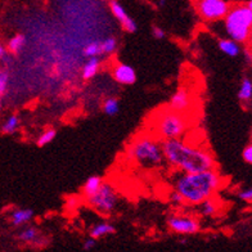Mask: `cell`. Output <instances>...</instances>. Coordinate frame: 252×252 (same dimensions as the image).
<instances>
[{"label": "cell", "instance_id": "obj_1", "mask_svg": "<svg viewBox=\"0 0 252 252\" xmlns=\"http://www.w3.org/2000/svg\"><path fill=\"white\" fill-rule=\"evenodd\" d=\"M166 163L184 174L203 173L216 169L215 157L207 148L194 146L184 138L162 140Z\"/></svg>", "mask_w": 252, "mask_h": 252}, {"label": "cell", "instance_id": "obj_2", "mask_svg": "<svg viewBox=\"0 0 252 252\" xmlns=\"http://www.w3.org/2000/svg\"><path fill=\"white\" fill-rule=\"evenodd\" d=\"M221 186V175L214 169L203 173H179L174 179L173 189L180 193L186 205L199 206L207 199L214 198Z\"/></svg>", "mask_w": 252, "mask_h": 252}, {"label": "cell", "instance_id": "obj_3", "mask_svg": "<svg viewBox=\"0 0 252 252\" xmlns=\"http://www.w3.org/2000/svg\"><path fill=\"white\" fill-rule=\"evenodd\" d=\"M126 156L130 162L144 169L161 167L165 161L162 140L151 131L138 134L127 144Z\"/></svg>", "mask_w": 252, "mask_h": 252}, {"label": "cell", "instance_id": "obj_4", "mask_svg": "<svg viewBox=\"0 0 252 252\" xmlns=\"http://www.w3.org/2000/svg\"><path fill=\"white\" fill-rule=\"evenodd\" d=\"M151 133L161 140L180 139L188 131V119L184 113L175 112L169 107L156 111L150 119Z\"/></svg>", "mask_w": 252, "mask_h": 252}, {"label": "cell", "instance_id": "obj_5", "mask_svg": "<svg viewBox=\"0 0 252 252\" xmlns=\"http://www.w3.org/2000/svg\"><path fill=\"white\" fill-rule=\"evenodd\" d=\"M224 30L229 39L249 44L252 40V10L247 4H234L224 18Z\"/></svg>", "mask_w": 252, "mask_h": 252}, {"label": "cell", "instance_id": "obj_6", "mask_svg": "<svg viewBox=\"0 0 252 252\" xmlns=\"http://www.w3.org/2000/svg\"><path fill=\"white\" fill-rule=\"evenodd\" d=\"M85 202L100 215H110L119 205V194L112 184L104 182L99 190L93 197L85 199Z\"/></svg>", "mask_w": 252, "mask_h": 252}, {"label": "cell", "instance_id": "obj_7", "mask_svg": "<svg viewBox=\"0 0 252 252\" xmlns=\"http://www.w3.org/2000/svg\"><path fill=\"white\" fill-rule=\"evenodd\" d=\"M232 5L226 0H197L196 9L206 22L224 21Z\"/></svg>", "mask_w": 252, "mask_h": 252}, {"label": "cell", "instance_id": "obj_8", "mask_svg": "<svg viewBox=\"0 0 252 252\" xmlns=\"http://www.w3.org/2000/svg\"><path fill=\"white\" fill-rule=\"evenodd\" d=\"M167 226L173 233L180 236H192L201 230L198 219L186 213H174L167 218Z\"/></svg>", "mask_w": 252, "mask_h": 252}, {"label": "cell", "instance_id": "obj_9", "mask_svg": "<svg viewBox=\"0 0 252 252\" xmlns=\"http://www.w3.org/2000/svg\"><path fill=\"white\" fill-rule=\"evenodd\" d=\"M167 107L170 110L175 111V112L186 115L187 111L192 107V94L186 87L178 88L170 96Z\"/></svg>", "mask_w": 252, "mask_h": 252}, {"label": "cell", "instance_id": "obj_10", "mask_svg": "<svg viewBox=\"0 0 252 252\" xmlns=\"http://www.w3.org/2000/svg\"><path fill=\"white\" fill-rule=\"evenodd\" d=\"M108 5H110L111 13L113 14V17L119 21V24L121 25L123 30L129 33H134L138 30V25H136L135 21L129 16V13L126 12L125 8L121 5V3H119L117 0H110L108 1Z\"/></svg>", "mask_w": 252, "mask_h": 252}, {"label": "cell", "instance_id": "obj_11", "mask_svg": "<svg viewBox=\"0 0 252 252\" xmlns=\"http://www.w3.org/2000/svg\"><path fill=\"white\" fill-rule=\"evenodd\" d=\"M111 75L121 85H133L136 81V72L133 67L124 62H116L111 68Z\"/></svg>", "mask_w": 252, "mask_h": 252}, {"label": "cell", "instance_id": "obj_12", "mask_svg": "<svg viewBox=\"0 0 252 252\" xmlns=\"http://www.w3.org/2000/svg\"><path fill=\"white\" fill-rule=\"evenodd\" d=\"M17 239L20 242L25 243V245H30L32 247H45L48 245V239L44 236L40 234V230L36 226L26 225L18 234H17Z\"/></svg>", "mask_w": 252, "mask_h": 252}, {"label": "cell", "instance_id": "obj_13", "mask_svg": "<svg viewBox=\"0 0 252 252\" xmlns=\"http://www.w3.org/2000/svg\"><path fill=\"white\" fill-rule=\"evenodd\" d=\"M33 211L26 207H14L8 214V221L12 226H26L33 219Z\"/></svg>", "mask_w": 252, "mask_h": 252}, {"label": "cell", "instance_id": "obj_14", "mask_svg": "<svg viewBox=\"0 0 252 252\" xmlns=\"http://www.w3.org/2000/svg\"><path fill=\"white\" fill-rule=\"evenodd\" d=\"M100 67H102V61L100 57H94V58H87L85 63L81 67V79L88 81L92 80L98 75Z\"/></svg>", "mask_w": 252, "mask_h": 252}, {"label": "cell", "instance_id": "obj_15", "mask_svg": "<svg viewBox=\"0 0 252 252\" xmlns=\"http://www.w3.org/2000/svg\"><path fill=\"white\" fill-rule=\"evenodd\" d=\"M218 48L221 53H224L225 56L230 57V58H236L239 54L242 53V47L241 44L234 41V40L229 39V37H224V39H220L218 41Z\"/></svg>", "mask_w": 252, "mask_h": 252}, {"label": "cell", "instance_id": "obj_16", "mask_svg": "<svg viewBox=\"0 0 252 252\" xmlns=\"http://www.w3.org/2000/svg\"><path fill=\"white\" fill-rule=\"evenodd\" d=\"M113 233H116V228L113 225L112 222L110 221H100L94 224L89 230V237L94 239H100L103 237L110 236V234H113Z\"/></svg>", "mask_w": 252, "mask_h": 252}, {"label": "cell", "instance_id": "obj_17", "mask_svg": "<svg viewBox=\"0 0 252 252\" xmlns=\"http://www.w3.org/2000/svg\"><path fill=\"white\" fill-rule=\"evenodd\" d=\"M103 179L99 175H92L89 176L85 183L83 184V188H81V193H83L84 199L89 198V197H93L98 190L100 189V187L103 186Z\"/></svg>", "mask_w": 252, "mask_h": 252}, {"label": "cell", "instance_id": "obj_18", "mask_svg": "<svg viewBox=\"0 0 252 252\" xmlns=\"http://www.w3.org/2000/svg\"><path fill=\"white\" fill-rule=\"evenodd\" d=\"M27 44V39L24 33H14L13 36H10L8 39L5 47H7L8 52H9L12 56H18V54L22 53V50L25 49Z\"/></svg>", "mask_w": 252, "mask_h": 252}, {"label": "cell", "instance_id": "obj_19", "mask_svg": "<svg viewBox=\"0 0 252 252\" xmlns=\"http://www.w3.org/2000/svg\"><path fill=\"white\" fill-rule=\"evenodd\" d=\"M20 125L21 121L18 115L12 113V115H9V116L1 123V133H3L4 135H13V134H16L17 131H18Z\"/></svg>", "mask_w": 252, "mask_h": 252}, {"label": "cell", "instance_id": "obj_20", "mask_svg": "<svg viewBox=\"0 0 252 252\" xmlns=\"http://www.w3.org/2000/svg\"><path fill=\"white\" fill-rule=\"evenodd\" d=\"M238 99L239 102L250 103L252 100V79L250 77H243L241 84H239V89H238Z\"/></svg>", "mask_w": 252, "mask_h": 252}, {"label": "cell", "instance_id": "obj_21", "mask_svg": "<svg viewBox=\"0 0 252 252\" xmlns=\"http://www.w3.org/2000/svg\"><path fill=\"white\" fill-rule=\"evenodd\" d=\"M219 202L216 201L215 197L211 199H207V201H205V202L198 206L199 215L203 216V218H211V216L219 213Z\"/></svg>", "mask_w": 252, "mask_h": 252}, {"label": "cell", "instance_id": "obj_22", "mask_svg": "<svg viewBox=\"0 0 252 252\" xmlns=\"http://www.w3.org/2000/svg\"><path fill=\"white\" fill-rule=\"evenodd\" d=\"M83 56L87 57V58H94V57L103 56L100 40H93V41H89L87 45H84Z\"/></svg>", "mask_w": 252, "mask_h": 252}, {"label": "cell", "instance_id": "obj_23", "mask_svg": "<svg viewBox=\"0 0 252 252\" xmlns=\"http://www.w3.org/2000/svg\"><path fill=\"white\" fill-rule=\"evenodd\" d=\"M57 136V130L53 127H48V129L43 130L41 133L37 135L36 138V146L37 147H45L49 143L53 142Z\"/></svg>", "mask_w": 252, "mask_h": 252}, {"label": "cell", "instance_id": "obj_24", "mask_svg": "<svg viewBox=\"0 0 252 252\" xmlns=\"http://www.w3.org/2000/svg\"><path fill=\"white\" fill-rule=\"evenodd\" d=\"M102 111L107 116H115L120 111V102L116 98H107L103 100L102 104Z\"/></svg>", "mask_w": 252, "mask_h": 252}, {"label": "cell", "instance_id": "obj_25", "mask_svg": "<svg viewBox=\"0 0 252 252\" xmlns=\"http://www.w3.org/2000/svg\"><path fill=\"white\" fill-rule=\"evenodd\" d=\"M100 43H102L103 54H106V56H112L117 50V47H119L117 39L115 36L104 37L103 40H100Z\"/></svg>", "mask_w": 252, "mask_h": 252}, {"label": "cell", "instance_id": "obj_26", "mask_svg": "<svg viewBox=\"0 0 252 252\" xmlns=\"http://www.w3.org/2000/svg\"><path fill=\"white\" fill-rule=\"evenodd\" d=\"M9 71L7 68H1L0 71V96L4 98V95H7L8 89H9Z\"/></svg>", "mask_w": 252, "mask_h": 252}, {"label": "cell", "instance_id": "obj_27", "mask_svg": "<svg viewBox=\"0 0 252 252\" xmlns=\"http://www.w3.org/2000/svg\"><path fill=\"white\" fill-rule=\"evenodd\" d=\"M12 54L8 52L7 47L5 45H0V60H1V63H3L4 66H8L10 62H12Z\"/></svg>", "mask_w": 252, "mask_h": 252}, {"label": "cell", "instance_id": "obj_28", "mask_svg": "<svg viewBox=\"0 0 252 252\" xmlns=\"http://www.w3.org/2000/svg\"><path fill=\"white\" fill-rule=\"evenodd\" d=\"M169 202L174 206H182V205H186L184 203V199L183 197L180 196V193H178L175 189H173L169 194Z\"/></svg>", "mask_w": 252, "mask_h": 252}, {"label": "cell", "instance_id": "obj_29", "mask_svg": "<svg viewBox=\"0 0 252 252\" xmlns=\"http://www.w3.org/2000/svg\"><path fill=\"white\" fill-rule=\"evenodd\" d=\"M80 199L75 196H70L67 197L66 201H64V209L67 211H73V210L77 209V206H79Z\"/></svg>", "mask_w": 252, "mask_h": 252}, {"label": "cell", "instance_id": "obj_30", "mask_svg": "<svg viewBox=\"0 0 252 252\" xmlns=\"http://www.w3.org/2000/svg\"><path fill=\"white\" fill-rule=\"evenodd\" d=\"M238 198L243 202H252V187L241 189L238 192Z\"/></svg>", "mask_w": 252, "mask_h": 252}, {"label": "cell", "instance_id": "obj_31", "mask_svg": "<svg viewBox=\"0 0 252 252\" xmlns=\"http://www.w3.org/2000/svg\"><path fill=\"white\" fill-rule=\"evenodd\" d=\"M242 158L245 162H247L249 165H252V142L249 143V144L243 148Z\"/></svg>", "mask_w": 252, "mask_h": 252}, {"label": "cell", "instance_id": "obj_32", "mask_svg": "<svg viewBox=\"0 0 252 252\" xmlns=\"http://www.w3.org/2000/svg\"><path fill=\"white\" fill-rule=\"evenodd\" d=\"M152 35L156 40H162V39H165V37H166L165 30H163V29H161V27H158V26H153Z\"/></svg>", "mask_w": 252, "mask_h": 252}, {"label": "cell", "instance_id": "obj_33", "mask_svg": "<svg viewBox=\"0 0 252 252\" xmlns=\"http://www.w3.org/2000/svg\"><path fill=\"white\" fill-rule=\"evenodd\" d=\"M95 245H96V239L89 237V238L85 239V241H84V243H83L84 251H90V250H93L94 247H95Z\"/></svg>", "mask_w": 252, "mask_h": 252}, {"label": "cell", "instance_id": "obj_34", "mask_svg": "<svg viewBox=\"0 0 252 252\" xmlns=\"http://www.w3.org/2000/svg\"><path fill=\"white\" fill-rule=\"evenodd\" d=\"M165 4H166V0H159V1H158V5H159V7H163Z\"/></svg>", "mask_w": 252, "mask_h": 252}, {"label": "cell", "instance_id": "obj_35", "mask_svg": "<svg viewBox=\"0 0 252 252\" xmlns=\"http://www.w3.org/2000/svg\"><path fill=\"white\" fill-rule=\"evenodd\" d=\"M247 5H249V7H250V9L252 10V0H250L249 3H247Z\"/></svg>", "mask_w": 252, "mask_h": 252}, {"label": "cell", "instance_id": "obj_36", "mask_svg": "<svg viewBox=\"0 0 252 252\" xmlns=\"http://www.w3.org/2000/svg\"><path fill=\"white\" fill-rule=\"evenodd\" d=\"M251 135H252V130H251Z\"/></svg>", "mask_w": 252, "mask_h": 252}, {"label": "cell", "instance_id": "obj_37", "mask_svg": "<svg viewBox=\"0 0 252 252\" xmlns=\"http://www.w3.org/2000/svg\"><path fill=\"white\" fill-rule=\"evenodd\" d=\"M251 49H252V47H251Z\"/></svg>", "mask_w": 252, "mask_h": 252}]
</instances>
